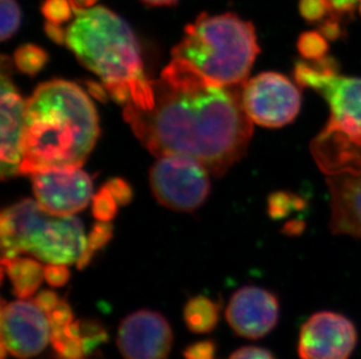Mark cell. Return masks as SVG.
<instances>
[{
	"label": "cell",
	"instance_id": "6da1fadb",
	"mask_svg": "<svg viewBox=\"0 0 361 359\" xmlns=\"http://www.w3.org/2000/svg\"><path fill=\"white\" fill-rule=\"evenodd\" d=\"M142 106L126 103L124 119L154 156H188L220 177L245 156L252 122L242 85L227 87L172 58Z\"/></svg>",
	"mask_w": 361,
	"mask_h": 359
},
{
	"label": "cell",
	"instance_id": "7a4b0ae2",
	"mask_svg": "<svg viewBox=\"0 0 361 359\" xmlns=\"http://www.w3.org/2000/svg\"><path fill=\"white\" fill-rule=\"evenodd\" d=\"M99 117L79 85L46 82L25 102L21 175L82 167L99 138Z\"/></svg>",
	"mask_w": 361,
	"mask_h": 359
},
{
	"label": "cell",
	"instance_id": "3957f363",
	"mask_svg": "<svg viewBox=\"0 0 361 359\" xmlns=\"http://www.w3.org/2000/svg\"><path fill=\"white\" fill-rule=\"evenodd\" d=\"M75 19L67 28L66 44L85 68L102 80L117 103L140 106L150 95L140 44L120 15L104 6L82 8L71 0Z\"/></svg>",
	"mask_w": 361,
	"mask_h": 359
},
{
	"label": "cell",
	"instance_id": "277c9868",
	"mask_svg": "<svg viewBox=\"0 0 361 359\" xmlns=\"http://www.w3.org/2000/svg\"><path fill=\"white\" fill-rule=\"evenodd\" d=\"M259 53L252 23L235 13H201L185 27L184 37L172 56L186 62L201 75L227 87L242 85Z\"/></svg>",
	"mask_w": 361,
	"mask_h": 359
},
{
	"label": "cell",
	"instance_id": "5b68a950",
	"mask_svg": "<svg viewBox=\"0 0 361 359\" xmlns=\"http://www.w3.org/2000/svg\"><path fill=\"white\" fill-rule=\"evenodd\" d=\"M3 259L30 253L47 264L78 263L87 248L83 227L76 217L56 216L38 202L23 200L0 216Z\"/></svg>",
	"mask_w": 361,
	"mask_h": 359
},
{
	"label": "cell",
	"instance_id": "8992f818",
	"mask_svg": "<svg viewBox=\"0 0 361 359\" xmlns=\"http://www.w3.org/2000/svg\"><path fill=\"white\" fill-rule=\"evenodd\" d=\"M330 106L311 153L327 177L361 172V78L332 75L317 89Z\"/></svg>",
	"mask_w": 361,
	"mask_h": 359
},
{
	"label": "cell",
	"instance_id": "52a82bcc",
	"mask_svg": "<svg viewBox=\"0 0 361 359\" xmlns=\"http://www.w3.org/2000/svg\"><path fill=\"white\" fill-rule=\"evenodd\" d=\"M209 174L200 163L188 156H161L151 167V189L165 207L190 213L207 199Z\"/></svg>",
	"mask_w": 361,
	"mask_h": 359
},
{
	"label": "cell",
	"instance_id": "ba28073f",
	"mask_svg": "<svg viewBox=\"0 0 361 359\" xmlns=\"http://www.w3.org/2000/svg\"><path fill=\"white\" fill-rule=\"evenodd\" d=\"M242 103L252 122L275 129L296 118L302 94L297 84L284 75L262 73L243 83Z\"/></svg>",
	"mask_w": 361,
	"mask_h": 359
},
{
	"label": "cell",
	"instance_id": "9c48e42d",
	"mask_svg": "<svg viewBox=\"0 0 361 359\" xmlns=\"http://www.w3.org/2000/svg\"><path fill=\"white\" fill-rule=\"evenodd\" d=\"M51 341V323L35 301H1V346L11 356H38Z\"/></svg>",
	"mask_w": 361,
	"mask_h": 359
},
{
	"label": "cell",
	"instance_id": "30bf717a",
	"mask_svg": "<svg viewBox=\"0 0 361 359\" xmlns=\"http://www.w3.org/2000/svg\"><path fill=\"white\" fill-rule=\"evenodd\" d=\"M32 182L40 207L56 216H73L92 199V180L81 167L39 170L32 174Z\"/></svg>",
	"mask_w": 361,
	"mask_h": 359
},
{
	"label": "cell",
	"instance_id": "8fae6325",
	"mask_svg": "<svg viewBox=\"0 0 361 359\" xmlns=\"http://www.w3.org/2000/svg\"><path fill=\"white\" fill-rule=\"evenodd\" d=\"M357 344V330L345 316L321 312L300 329L298 353L302 359H348Z\"/></svg>",
	"mask_w": 361,
	"mask_h": 359
},
{
	"label": "cell",
	"instance_id": "7c38bea8",
	"mask_svg": "<svg viewBox=\"0 0 361 359\" xmlns=\"http://www.w3.org/2000/svg\"><path fill=\"white\" fill-rule=\"evenodd\" d=\"M172 344L171 325L157 312L137 310L118 327L117 346L124 359H166Z\"/></svg>",
	"mask_w": 361,
	"mask_h": 359
},
{
	"label": "cell",
	"instance_id": "4fadbf2b",
	"mask_svg": "<svg viewBox=\"0 0 361 359\" xmlns=\"http://www.w3.org/2000/svg\"><path fill=\"white\" fill-rule=\"evenodd\" d=\"M279 312V301L273 293L245 286L232 295L226 308V319L238 335L257 339L275 328Z\"/></svg>",
	"mask_w": 361,
	"mask_h": 359
},
{
	"label": "cell",
	"instance_id": "5bb4252c",
	"mask_svg": "<svg viewBox=\"0 0 361 359\" xmlns=\"http://www.w3.org/2000/svg\"><path fill=\"white\" fill-rule=\"evenodd\" d=\"M11 61L6 56L1 60V146L0 170L1 179L20 174L21 134L24 125L25 101L18 92L10 76Z\"/></svg>",
	"mask_w": 361,
	"mask_h": 359
},
{
	"label": "cell",
	"instance_id": "9a60e30c",
	"mask_svg": "<svg viewBox=\"0 0 361 359\" xmlns=\"http://www.w3.org/2000/svg\"><path fill=\"white\" fill-rule=\"evenodd\" d=\"M331 196V231L361 238V172L327 177Z\"/></svg>",
	"mask_w": 361,
	"mask_h": 359
},
{
	"label": "cell",
	"instance_id": "2e32d148",
	"mask_svg": "<svg viewBox=\"0 0 361 359\" xmlns=\"http://www.w3.org/2000/svg\"><path fill=\"white\" fill-rule=\"evenodd\" d=\"M1 264L12 282L14 296L20 300L33 296L44 279V266L33 258L1 259Z\"/></svg>",
	"mask_w": 361,
	"mask_h": 359
},
{
	"label": "cell",
	"instance_id": "e0dca14e",
	"mask_svg": "<svg viewBox=\"0 0 361 359\" xmlns=\"http://www.w3.org/2000/svg\"><path fill=\"white\" fill-rule=\"evenodd\" d=\"M220 317V306L211 298L199 295L186 302L184 321L188 330L195 334L213 332Z\"/></svg>",
	"mask_w": 361,
	"mask_h": 359
},
{
	"label": "cell",
	"instance_id": "ac0fdd59",
	"mask_svg": "<svg viewBox=\"0 0 361 359\" xmlns=\"http://www.w3.org/2000/svg\"><path fill=\"white\" fill-rule=\"evenodd\" d=\"M113 225L109 222L99 220V223L94 225L92 232L87 237V248L76 263L79 270L87 267L92 261L94 254L109 243L110 239L113 238Z\"/></svg>",
	"mask_w": 361,
	"mask_h": 359
},
{
	"label": "cell",
	"instance_id": "d6986e66",
	"mask_svg": "<svg viewBox=\"0 0 361 359\" xmlns=\"http://www.w3.org/2000/svg\"><path fill=\"white\" fill-rule=\"evenodd\" d=\"M48 55L42 48L35 44H24L14 53V62L24 74L35 76L47 63Z\"/></svg>",
	"mask_w": 361,
	"mask_h": 359
},
{
	"label": "cell",
	"instance_id": "ffe728a7",
	"mask_svg": "<svg viewBox=\"0 0 361 359\" xmlns=\"http://www.w3.org/2000/svg\"><path fill=\"white\" fill-rule=\"evenodd\" d=\"M297 48L302 58L316 61L326 56L329 44L326 37L321 32L310 31L300 34Z\"/></svg>",
	"mask_w": 361,
	"mask_h": 359
},
{
	"label": "cell",
	"instance_id": "44dd1931",
	"mask_svg": "<svg viewBox=\"0 0 361 359\" xmlns=\"http://www.w3.org/2000/svg\"><path fill=\"white\" fill-rule=\"evenodd\" d=\"M0 37L1 40L6 41L13 37L20 27L21 11L17 0H0Z\"/></svg>",
	"mask_w": 361,
	"mask_h": 359
},
{
	"label": "cell",
	"instance_id": "7402d4cb",
	"mask_svg": "<svg viewBox=\"0 0 361 359\" xmlns=\"http://www.w3.org/2000/svg\"><path fill=\"white\" fill-rule=\"evenodd\" d=\"M81 339L85 356H89L99 344L106 342L108 334L99 321L85 320L81 322Z\"/></svg>",
	"mask_w": 361,
	"mask_h": 359
},
{
	"label": "cell",
	"instance_id": "603a6c76",
	"mask_svg": "<svg viewBox=\"0 0 361 359\" xmlns=\"http://www.w3.org/2000/svg\"><path fill=\"white\" fill-rule=\"evenodd\" d=\"M300 13L309 24H316L325 20L334 13L331 0H300Z\"/></svg>",
	"mask_w": 361,
	"mask_h": 359
},
{
	"label": "cell",
	"instance_id": "cb8c5ba5",
	"mask_svg": "<svg viewBox=\"0 0 361 359\" xmlns=\"http://www.w3.org/2000/svg\"><path fill=\"white\" fill-rule=\"evenodd\" d=\"M51 342L55 359H85L81 336L69 337L65 334L58 339H51Z\"/></svg>",
	"mask_w": 361,
	"mask_h": 359
},
{
	"label": "cell",
	"instance_id": "d4e9b609",
	"mask_svg": "<svg viewBox=\"0 0 361 359\" xmlns=\"http://www.w3.org/2000/svg\"><path fill=\"white\" fill-rule=\"evenodd\" d=\"M117 203L106 186L92 197V214L96 220L101 222H109L116 216Z\"/></svg>",
	"mask_w": 361,
	"mask_h": 359
},
{
	"label": "cell",
	"instance_id": "484cf974",
	"mask_svg": "<svg viewBox=\"0 0 361 359\" xmlns=\"http://www.w3.org/2000/svg\"><path fill=\"white\" fill-rule=\"evenodd\" d=\"M303 206L300 197L291 194L279 191L269 197V215L273 218H282L293 210H298Z\"/></svg>",
	"mask_w": 361,
	"mask_h": 359
},
{
	"label": "cell",
	"instance_id": "4316f807",
	"mask_svg": "<svg viewBox=\"0 0 361 359\" xmlns=\"http://www.w3.org/2000/svg\"><path fill=\"white\" fill-rule=\"evenodd\" d=\"M41 12L48 21L55 24L67 23L74 14L71 0H44Z\"/></svg>",
	"mask_w": 361,
	"mask_h": 359
},
{
	"label": "cell",
	"instance_id": "83f0119b",
	"mask_svg": "<svg viewBox=\"0 0 361 359\" xmlns=\"http://www.w3.org/2000/svg\"><path fill=\"white\" fill-rule=\"evenodd\" d=\"M183 356L185 359H215L216 344L211 339L192 343L185 348Z\"/></svg>",
	"mask_w": 361,
	"mask_h": 359
},
{
	"label": "cell",
	"instance_id": "f1b7e54d",
	"mask_svg": "<svg viewBox=\"0 0 361 359\" xmlns=\"http://www.w3.org/2000/svg\"><path fill=\"white\" fill-rule=\"evenodd\" d=\"M44 280L51 287H63L71 279L67 265L63 264H47L44 267Z\"/></svg>",
	"mask_w": 361,
	"mask_h": 359
},
{
	"label": "cell",
	"instance_id": "f546056e",
	"mask_svg": "<svg viewBox=\"0 0 361 359\" xmlns=\"http://www.w3.org/2000/svg\"><path fill=\"white\" fill-rule=\"evenodd\" d=\"M51 328L66 329L71 323L74 322L72 308L67 302L61 300L58 307L48 315Z\"/></svg>",
	"mask_w": 361,
	"mask_h": 359
},
{
	"label": "cell",
	"instance_id": "4dcf8cb0",
	"mask_svg": "<svg viewBox=\"0 0 361 359\" xmlns=\"http://www.w3.org/2000/svg\"><path fill=\"white\" fill-rule=\"evenodd\" d=\"M106 187L113 195L114 199L116 200L118 206H126L131 201L133 191L124 180L111 179L106 183Z\"/></svg>",
	"mask_w": 361,
	"mask_h": 359
},
{
	"label": "cell",
	"instance_id": "1f68e13d",
	"mask_svg": "<svg viewBox=\"0 0 361 359\" xmlns=\"http://www.w3.org/2000/svg\"><path fill=\"white\" fill-rule=\"evenodd\" d=\"M60 301L61 300L59 298V295L51 289L41 291L35 298V305L38 306L39 308L46 313L47 315H49L58 307Z\"/></svg>",
	"mask_w": 361,
	"mask_h": 359
},
{
	"label": "cell",
	"instance_id": "d6a6232c",
	"mask_svg": "<svg viewBox=\"0 0 361 359\" xmlns=\"http://www.w3.org/2000/svg\"><path fill=\"white\" fill-rule=\"evenodd\" d=\"M341 17L338 15H330L325 20L322 21L319 32L327 40H337L343 35V28L341 26Z\"/></svg>",
	"mask_w": 361,
	"mask_h": 359
},
{
	"label": "cell",
	"instance_id": "836d02e7",
	"mask_svg": "<svg viewBox=\"0 0 361 359\" xmlns=\"http://www.w3.org/2000/svg\"><path fill=\"white\" fill-rule=\"evenodd\" d=\"M229 359H275V357L268 350L261 349L257 346H245L236 350Z\"/></svg>",
	"mask_w": 361,
	"mask_h": 359
},
{
	"label": "cell",
	"instance_id": "e575fe53",
	"mask_svg": "<svg viewBox=\"0 0 361 359\" xmlns=\"http://www.w3.org/2000/svg\"><path fill=\"white\" fill-rule=\"evenodd\" d=\"M44 32L47 37L51 40L54 41L56 44H66V39H67V31H65L63 28L60 26V24H55V23H51L47 21L44 26Z\"/></svg>",
	"mask_w": 361,
	"mask_h": 359
},
{
	"label": "cell",
	"instance_id": "d590c367",
	"mask_svg": "<svg viewBox=\"0 0 361 359\" xmlns=\"http://www.w3.org/2000/svg\"><path fill=\"white\" fill-rule=\"evenodd\" d=\"M331 3L334 6V15L343 18L348 14L353 13L357 4L360 3V0H331Z\"/></svg>",
	"mask_w": 361,
	"mask_h": 359
},
{
	"label": "cell",
	"instance_id": "8d00e7d4",
	"mask_svg": "<svg viewBox=\"0 0 361 359\" xmlns=\"http://www.w3.org/2000/svg\"><path fill=\"white\" fill-rule=\"evenodd\" d=\"M88 89L90 94L92 96H95L96 99H99V101H106V92H104V89L101 85L96 84V83H88Z\"/></svg>",
	"mask_w": 361,
	"mask_h": 359
},
{
	"label": "cell",
	"instance_id": "74e56055",
	"mask_svg": "<svg viewBox=\"0 0 361 359\" xmlns=\"http://www.w3.org/2000/svg\"><path fill=\"white\" fill-rule=\"evenodd\" d=\"M140 1L149 7H161L176 5L179 0H140Z\"/></svg>",
	"mask_w": 361,
	"mask_h": 359
},
{
	"label": "cell",
	"instance_id": "f35d334b",
	"mask_svg": "<svg viewBox=\"0 0 361 359\" xmlns=\"http://www.w3.org/2000/svg\"><path fill=\"white\" fill-rule=\"evenodd\" d=\"M99 0H74V3L78 5V6L82 7V8H90V7H94L96 3H97Z\"/></svg>",
	"mask_w": 361,
	"mask_h": 359
},
{
	"label": "cell",
	"instance_id": "ab89813d",
	"mask_svg": "<svg viewBox=\"0 0 361 359\" xmlns=\"http://www.w3.org/2000/svg\"><path fill=\"white\" fill-rule=\"evenodd\" d=\"M359 12H360V14H361V0H360V3H359Z\"/></svg>",
	"mask_w": 361,
	"mask_h": 359
}]
</instances>
